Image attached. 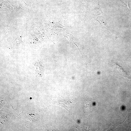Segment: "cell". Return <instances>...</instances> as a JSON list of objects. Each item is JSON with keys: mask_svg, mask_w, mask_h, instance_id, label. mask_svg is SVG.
I'll return each instance as SVG.
<instances>
[{"mask_svg": "<svg viewBox=\"0 0 131 131\" xmlns=\"http://www.w3.org/2000/svg\"><path fill=\"white\" fill-rule=\"evenodd\" d=\"M22 35H22L18 36L12 45L7 48L12 50L15 49H17L20 48L24 44L21 39Z\"/></svg>", "mask_w": 131, "mask_h": 131, "instance_id": "obj_1", "label": "cell"}, {"mask_svg": "<svg viewBox=\"0 0 131 131\" xmlns=\"http://www.w3.org/2000/svg\"><path fill=\"white\" fill-rule=\"evenodd\" d=\"M111 63L113 66L119 71L121 75L126 78L128 79V76L126 72L122 69V67L115 63L112 62Z\"/></svg>", "mask_w": 131, "mask_h": 131, "instance_id": "obj_2", "label": "cell"}, {"mask_svg": "<svg viewBox=\"0 0 131 131\" xmlns=\"http://www.w3.org/2000/svg\"><path fill=\"white\" fill-rule=\"evenodd\" d=\"M114 1L115 2L117 3L121 7L124 9L131 11L129 7V3L128 1L123 0H114Z\"/></svg>", "mask_w": 131, "mask_h": 131, "instance_id": "obj_3", "label": "cell"}]
</instances>
